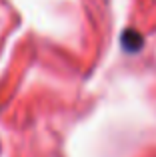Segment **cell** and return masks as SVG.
I'll list each match as a JSON object with an SVG mask.
<instances>
[{"label":"cell","instance_id":"obj_1","mask_svg":"<svg viewBox=\"0 0 156 157\" xmlns=\"http://www.w3.org/2000/svg\"><path fill=\"white\" fill-rule=\"evenodd\" d=\"M120 46L124 48V52L134 54V52H140L142 46H144V36L140 32L132 30V28H126L120 36Z\"/></svg>","mask_w":156,"mask_h":157}]
</instances>
